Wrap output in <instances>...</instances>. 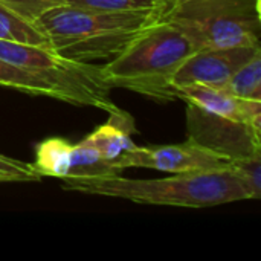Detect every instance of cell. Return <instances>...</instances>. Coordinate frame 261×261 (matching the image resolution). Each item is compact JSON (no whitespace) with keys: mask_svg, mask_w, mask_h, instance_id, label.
Instances as JSON below:
<instances>
[{"mask_svg":"<svg viewBox=\"0 0 261 261\" xmlns=\"http://www.w3.org/2000/svg\"><path fill=\"white\" fill-rule=\"evenodd\" d=\"M61 180L67 191L124 199L142 205L208 208L254 199L249 185L234 167L219 171L182 173L161 179H130L121 176V173H110L69 176Z\"/></svg>","mask_w":261,"mask_h":261,"instance_id":"obj_1","label":"cell"},{"mask_svg":"<svg viewBox=\"0 0 261 261\" xmlns=\"http://www.w3.org/2000/svg\"><path fill=\"white\" fill-rule=\"evenodd\" d=\"M170 8L115 12L63 5L41 14L35 23L63 57L95 61L119 55L147 29L164 21Z\"/></svg>","mask_w":261,"mask_h":261,"instance_id":"obj_2","label":"cell"},{"mask_svg":"<svg viewBox=\"0 0 261 261\" xmlns=\"http://www.w3.org/2000/svg\"><path fill=\"white\" fill-rule=\"evenodd\" d=\"M194 52L197 49L191 40L164 20L147 29L101 69L112 89L121 87L168 102L177 99L173 87L174 75Z\"/></svg>","mask_w":261,"mask_h":261,"instance_id":"obj_3","label":"cell"},{"mask_svg":"<svg viewBox=\"0 0 261 261\" xmlns=\"http://www.w3.org/2000/svg\"><path fill=\"white\" fill-rule=\"evenodd\" d=\"M164 20L179 28L197 50L261 46L260 0H182Z\"/></svg>","mask_w":261,"mask_h":261,"instance_id":"obj_4","label":"cell"},{"mask_svg":"<svg viewBox=\"0 0 261 261\" xmlns=\"http://www.w3.org/2000/svg\"><path fill=\"white\" fill-rule=\"evenodd\" d=\"M0 58L54 84L61 101L96 107L107 113L119 110L110 98L112 87L104 80L101 66L63 57L55 49L3 40H0Z\"/></svg>","mask_w":261,"mask_h":261,"instance_id":"obj_5","label":"cell"},{"mask_svg":"<svg viewBox=\"0 0 261 261\" xmlns=\"http://www.w3.org/2000/svg\"><path fill=\"white\" fill-rule=\"evenodd\" d=\"M185 104L188 141L229 162L261 158V125L211 113L193 102Z\"/></svg>","mask_w":261,"mask_h":261,"instance_id":"obj_6","label":"cell"},{"mask_svg":"<svg viewBox=\"0 0 261 261\" xmlns=\"http://www.w3.org/2000/svg\"><path fill=\"white\" fill-rule=\"evenodd\" d=\"M113 167L116 170L138 167L182 174L229 170L232 168V162L225 161L187 139L185 142L176 145H135L132 150L118 156L113 161Z\"/></svg>","mask_w":261,"mask_h":261,"instance_id":"obj_7","label":"cell"},{"mask_svg":"<svg viewBox=\"0 0 261 261\" xmlns=\"http://www.w3.org/2000/svg\"><path fill=\"white\" fill-rule=\"evenodd\" d=\"M261 52V46H236L223 49H202L180 66L173 80L174 90L190 84L223 87L229 78Z\"/></svg>","mask_w":261,"mask_h":261,"instance_id":"obj_8","label":"cell"},{"mask_svg":"<svg viewBox=\"0 0 261 261\" xmlns=\"http://www.w3.org/2000/svg\"><path fill=\"white\" fill-rule=\"evenodd\" d=\"M176 96L184 102H193L211 113L254 125H261V102L237 98L220 87L190 84L177 87Z\"/></svg>","mask_w":261,"mask_h":261,"instance_id":"obj_9","label":"cell"},{"mask_svg":"<svg viewBox=\"0 0 261 261\" xmlns=\"http://www.w3.org/2000/svg\"><path fill=\"white\" fill-rule=\"evenodd\" d=\"M107 122L99 125L93 133H90L86 139L99 151L102 159L113 162L124 151H128L135 147L132 135L136 132L133 118L124 112L118 110L109 113Z\"/></svg>","mask_w":261,"mask_h":261,"instance_id":"obj_10","label":"cell"},{"mask_svg":"<svg viewBox=\"0 0 261 261\" xmlns=\"http://www.w3.org/2000/svg\"><path fill=\"white\" fill-rule=\"evenodd\" d=\"M32 165L41 177H67L72 168V144L61 138L46 139L38 144Z\"/></svg>","mask_w":261,"mask_h":261,"instance_id":"obj_11","label":"cell"},{"mask_svg":"<svg viewBox=\"0 0 261 261\" xmlns=\"http://www.w3.org/2000/svg\"><path fill=\"white\" fill-rule=\"evenodd\" d=\"M0 40L54 49L50 40L37 26V23L20 17L18 14L2 5H0Z\"/></svg>","mask_w":261,"mask_h":261,"instance_id":"obj_12","label":"cell"},{"mask_svg":"<svg viewBox=\"0 0 261 261\" xmlns=\"http://www.w3.org/2000/svg\"><path fill=\"white\" fill-rule=\"evenodd\" d=\"M0 86L34 96H50L60 99V93L54 84L3 58H0Z\"/></svg>","mask_w":261,"mask_h":261,"instance_id":"obj_13","label":"cell"},{"mask_svg":"<svg viewBox=\"0 0 261 261\" xmlns=\"http://www.w3.org/2000/svg\"><path fill=\"white\" fill-rule=\"evenodd\" d=\"M220 89L237 98L261 102V52L243 64Z\"/></svg>","mask_w":261,"mask_h":261,"instance_id":"obj_14","label":"cell"},{"mask_svg":"<svg viewBox=\"0 0 261 261\" xmlns=\"http://www.w3.org/2000/svg\"><path fill=\"white\" fill-rule=\"evenodd\" d=\"M110 173H121V170H116L113 162L102 159L99 151L86 138L80 144L72 145V168L69 176H99Z\"/></svg>","mask_w":261,"mask_h":261,"instance_id":"obj_15","label":"cell"},{"mask_svg":"<svg viewBox=\"0 0 261 261\" xmlns=\"http://www.w3.org/2000/svg\"><path fill=\"white\" fill-rule=\"evenodd\" d=\"M176 0H66L64 5L83 8V9H95V11H144L154 9L161 6H173Z\"/></svg>","mask_w":261,"mask_h":261,"instance_id":"obj_16","label":"cell"},{"mask_svg":"<svg viewBox=\"0 0 261 261\" xmlns=\"http://www.w3.org/2000/svg\"><path fill=\"white\" fill-rule=\"evenodd\" d=\"M41 176L32 164L0 153V182H40Z\"/></svg>","mask_w":261,"mask_h":261,"instance_id":"obj_17","label":"cell"},{"mask_svg":"<svg viewBox=\"0 0 261 261\" xmlns=\"http://www.w3.org/2000/svg\"><path fill=\"white\" fill-rule=\"evenodd\" d=\"M66 0H0V5L14 11L20 17L37 21V18L52 8L63 6Z\"/></svg>","mask_w":261,"mask_h":261,"instance_id":"obj_18","label":"cell"},{"mask_svg":"<svg viewBox=\"0 0 261 261\" xmlns=\"http://www.w3.org/2000/svg\"><path fill=\"white\" fill-rule=\"evenodd\" d=\"M234 170L245 179V182L249 185L254 199L261 197V158L245 159L239 162H232Z\"/></svg>","mask_w":261,"mask_h":261,"instance_id":"obj_19","label":"cell"},{"mask_svg":"<svg viewBox=\"0 0 261 261\" xmlns=\"http://www.w3.org/2000/svg\"><path fill=\"white\" fill-rule=\"evenodd\" d=\"M177 2H182V0H177ZM177 2H176V3H177Z\"/></svg>","mask_w":261,"mask_h":261,"instance_id":"obj_20","label":"cell"},{"mask_svg":"<svg viewBox=\"0 0 261 261\" xmlns=\"http://www.w3.org/2000/svg\"><path fill=\"white\" fill-rule=\"evenodd\" d=\"M176 2H177V0H176ZM174 5H176V3H174Z\"/></svg>","mask_w":261,"mask_h":261,"instance_id":"obj_21","label":"cell"}]
</instances>
